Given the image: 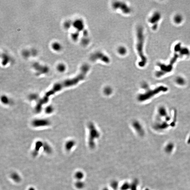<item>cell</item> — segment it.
<instances>
[{"mask_svg":"<svg viewBox=\"0 0 190 190\" xmlns=\"http://www.w3.org/2000/svg\"><path fill=\"white\" fill-rule=\"evenodd\" d=\"M89 69V67L88 64H84L81 68L80 73L76 76L55 84L51 89L47 91L43 97L38 101L35 107L36 112L39 113L41 111L43 106L48 102L50 97L52 95L65 88L77 84L80 81L84 79Z\"/></svg>","mask_w":190,"mask_h":190,"instance_id":"cell-1","label":"cell"},{"mask_svg":"<svg viewBox=\"0 0 190 190\" xmlns=\"http://www.w3.org/2000/svg\"><path fill=\"white\" fill-rule=\"evenodd\" d=\"M137 51L140 58V61L139 63V65L140 67H143L146 65L147 60V58L144 55L143 47L144 37L143 29L141 26H139L137 28Z\"/></svg>","mask_w":190,"mask_h":190,"instance_id":"cell-2","label":"cell"},{"mask_svg":"<svg viewBox=\"0 0 190 190\" xmlns=\"http://www.w3.org/2000/svg\"><path fill=\"white\" fill-rule=\"evenodd\" d=\"M147 90V92L139 96L140 101H147L161 93L165 92L168 91V88L164 86L161 85L156 87L153 89H148Z\"/></svg>","mask_w":190,"mask_h":190,"instance_id":"cell-3","label":"cell"},{"mask_svg":"<svg viewBox=\"0 0 190 190\" xmlns=\"http://www.w3.org/2000/svg\"><path fill=\"white\" fill-rule=\"evenodd\" d=\"M112 7L115 9H119L121 10L123 13L129 14L131 13V9L127 4L120 1H115L112 4Z\"/></svg>","mask_w":190,"mask_h":190,"instance_id":"cell-4","label":"cell"},{"mask_svg":"<svg viewBox=\"0 0 190 190\" xmlns=\"http://www.w3.org/2000/svg\"><path fill=\"white\" fill-rule=\"evenodd\" d=\"M90 59L93 61H95L98 60H101L106 63H108L110 62L109 57L101 52H97L91 55Z\"/></svg>","mask_w":190,"mask_h":190,"instance_id":"cell-5","label":"cell"},{"mask_svg":"<svg viewBox=\"0 0 190 190\" xmlns=\"http://www.w3.org/2000/svg\"><path fill=\"white\" fill-rule=\"evenodd\" d=\"M153 127L156 130L162 131L167 129L169 127V125L165 121H160V119L155 123Z\"/></svg>","mask_w":190,"mask_h":190,"instance_id":"cell-6","label":"cell"},{"mask_svg":"<svg viewBox=\"0 0 190 190\" xmlns=\"http://www.w3.org/2000/svg\"><path fill=\"white\" fill-rule=\"evenodd\" d=\"M32 125L35 127H47L50 124V122L46 119H38L33 120Z\"/></svg>","mask_w":190,"mask_h":190,"instance_id":"cell-7","label":"cell"},{"mask_svg":"<svg viewBox=\"0 0 190 190\" xmlns=\"http://www.w3.org/2000/svg\"><path fill=\"white\" fill-rule=\"evenodd\" d=\"M33 67L39 74L47 73L48 71V68L47 67L41 65L38 63H35L33 65Z\"/></svg>","mask_w":190,"mask_h":190,"instance_id":"cell-8","label":"cell"},{"mask_svg":"<svg viewBox=\"0 0 190 190\" xmlns=\"http://www.w3.org/2000/svg\"><path fill=\"white\" fill-rule=\"evenodd\" d=\"M158 115L159 117H165V118L169 115L167 110L165 107L161 106L158 107L157 110Z\"/></svg>","mask_w":190,"mask_h":190,"instance_id":"cell-9","label":"cell"},{"mask_svg":"<svg viewBox=\"0 0 190 190\" xmlns=\"http://www.w3.org/2000/svg\"><path fill=\"white\" fill-rule=\"evenodd\" d=\"M74 26L76 27V29H77L79 31L82 30L84 29V22L82 21V20L80 19L75 21L74 23Z\"/></svg>","mask_w":190,"mask_h":190,"instance_id":"cell-10","label":"cell"},{"mask_svg":"<svg viewBox=\"0 0 190 190\" xmlns=\"http://www.w3.org/2000/svg\"><path fill=\"white\" fill-rule=\"evenodd\" d=\"M175 82L177 85L180 86H184L186 84V80L185 78L182 76L177 77L175 79Z\"/></svg>","mask_w":190,"mask_h":190,"instance_id":"cell-11","label":"cell"},{"mask_svg":"<svg viewBox=\"0 0 190 190\" xmlns=\"http://www.w3.org/2000/svg\"><path fill=\"white\" fill-rule=\"evenodd\" d=\"M153 15L150 18L149 22L151 23H156L157 22H158L160 19V15L158 13L153 14Z\"/></svg>","mask_w":190,"mask_h":190,"instance_id":"cell-12","label":"cell"},{"mask_svg":"<svg viewBox=\"0 0 190 190\" xmlns=\"http://www.w3.org/2000/svg\"><path fill=\"white\" fill-rule=\"evenodd\" d=\"M174 147V145L173 143H169L165 146V150L166 152L170 153L173 151Z\"/></svg>","mask_w":190,"mask_h":190,"instance_id":"cell-13","label":"cell"},{"mask_svg":"<svg viewBox=\"0 0 190 190\" xmlns=\"http://www.w3.org/2000/svg\"><path fill=\"white\" fill-rule=\"evenodd\" d=\"M74 144V142L72 140H69L67 141L65 144V149L67 150H71L73 147Z\"/></svg>","mask_w":190,"mask_h":190,"instance_id":"cell-14","label":"cell"},{"mask_svg":"<svg viewBox=\"0 0 190 190\" xmlns=\"http://www.w3.org/2000/svg\"><path fill=\"white\" fill-rule=\"evenodd\" d=\"M83 176L84 175L82 172L80 171H77L74 175V177L77 181H81V179L83 177Z\"/></svg>","mask_w":190,"mask_h":190,"instance_id":"cell-15","label":"cell"},{"mask_svg":"<svg viewBox=\"0 0 190 190\" xmlns=\"http://www.w3.org/2000/svg\"><path fill=\"white\" fill-rule=\"evenodd\" d=\"M11 177L12 179L16 182H19L21 180L20 176L16 173H13L12 174Z\"/></svg>","mask_w":190,"mask_h":190,"instance_id":"cell-16","label":"cell"},{"mask_svg":"<svg viewBox=\"0 0 190 190\" xmlns=\"http://www.w3.org/2000/svg\"><path fill=\"white\" fill-rule=\"evenodd\" d=\"M118 52L119 54L122 55H124L126 54L127 52V50L126 48L124 47H120L118 48Z\"/></svg>","mask_w":190,"mask_h":190,"instance_id":"cell-17","label":"cell"},{"mask_svg":"<svg viewBox=\"0 0 190 190\" xmlns=\"http://www.w3.org/2000/svg\"><path fill=\"white\" fill-rule=\"evenodd\" d=\"M1 102L2 103H4V104H8L10 102L9 99L8 97H6L5 95H3L1 97Z\"/></svg>","mask_w":190,"mask_h":190,"instance_id":"cell-18","label":"cell"},{"mask_svg":"<svg viewBox=\"0 0 190 190\" xmlns=\"http://www.w3.org/2000/svg\"><path fill=\"white\" fill-rule=\"evenodd\" d=\"M54 108L51 106H48L46 107L45 112L46 114H51L54 111Z\"/></svg>","mask_w":190,"mask_h":190,"instance_id":"cell-19","label":"cell"},{"mask_svg":"<svg viewBox=\"0 0 190 190\" xmlns=\"http://www.w3.org/2000/svg\"><path fill=\"white\" fill-rule=\"evenodd\" d=\"M52 47L53 49L56 51H59L61 48L60 45L58 43H54L52 44Z\"/></svg>","mask_w":190,"mask_h":190,"instance_id":"cell-20","label":"cell"},{"mask_svg":"<svg viewBox=\"0 0 190 190\" xmlns=\"http://www.w3.org/2000/svg\"><path fill=\"white\" fill-rule=\"evenodd\" d=\"M174 21L176 23H181L182 21V17L181 16L179 15H177L175 16L174 18Z\"/></svg>","mask_w":190,"mask_h":190,"instance_id":"cell-21","label":"cell"},{"mask_svg":"<svg viewBox=\"0 0 190 190\" xmlns=\"http://www.w3.org/2000/svg\"><path fill=\"white\" fill-rule=\"evenodd\" d=\"M75 186L77 188L80 189L83 187L84 183L81 181H77L75 183Z\"/></svg>","mask_w":190,"mask_h":190,"instance_id":"cell-22","label":"cell"},{"mask_svg":"<svg viewBox=\"0 0 190 190\" xmlns=\"http://www.w3.org/2000/svg\"><path fill=\"white\" fill-rule=\"evenodd\" d=\"M65 65L63 64H60L57 66V69L60 72H63L65 71Z\"/></svg>","mask_w":190,"mask_h":190,"instance_id":"cell-23","label":"cell"},{"mask_svg":"<svg viewBox=\"0 0 190 190\" xmlns=\"http://www.w3.org/2000/svg\"><path fill=\"white\" fill-rule=\"evenodd\" d=\"M38 95L35 94H31L29 96V99L31 101H35L36 99L38 98Z\"/></svg>","mask_w":190,"mask_h":190,"instance_id":"cell-24","label":"cell"},{"mask_svg":"<svg viewBox=\"0 0 190 190\" xmlns=\"http://www.w3.org/2000/svg\"><path fill=\"white\" fill-rule=\"evenodd\" d=\"M43 147H44V148H46V149H44L45 151H46L48 152H51V149L50 146H49L46 143L44 144V145H43Z\"/></svg>","mask_w":190,"mask_h":190,"instance_id":"cell-25","label":"cell"},{"mask_svg":"<svg viewBox=\"0 0 190 190\" xmlns=\"http://www.w3.org/2000/svg\"><path fill=\"white\" fill-rule=\"evenodd\" d=\"M79 35V33L78 32H76V33H74L72 36V37L73 39L74 40L76 41L78 39Z\"/></svg>","mask_w":190,"mask_h":190,"instance_id":"cell-26","label":"cell"},{"mask_svg":"<svg viewBox=\"0 0 190 190\" xmlns=\"http://www.w3.org/2000/svg\"><path fill=\"white\" fill-rule=\"evenodd\" d=\"M4 60H3V64H4V63H6H6H8V57L7 56H6V55H4Z\"/></svg>","mask_w":190,"mask_h":190,"instance_id":"cell-27","label":"cell"},{"mask_svg":"<svg viewBox=\"0 0 190 190\" xmlns=\"http://www.w3.org/2000/svg\"><path fill=\"white\" fill-rule=\"evenodd\" d=\"M28 190H35L34 188L31 187L29 188Z\"/></svg>","mask_w":190,"mask_h":190,"instance_id":"cell-28","label":"cell"},{"mask_svg":"<svg viewBox=\"0 0 190 190\" xmlns=\"http://www.w3.org/2000/svg\"><path fill=\"white\" fill-rule=\"evenodd\" d=\"M188 144H190V137H189L188 140Z\"/></svg>","mask_w":190,"mask_h":190,"instance_id":"cell-29","label":"cell"}]
</instances>
